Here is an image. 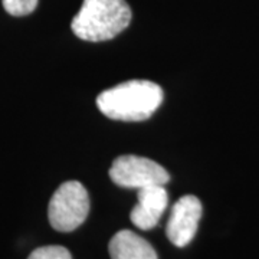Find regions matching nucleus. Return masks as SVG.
Segmentation results:
<instances>
[{
    "mask_svg": "<svg viewBox=\"0 0 259 259\" xmlns=\"http://www.w3.org/2000/svg\"><path fill=\"white\" fill-rule=\"evenodd\" d=\"M90 213V196L79 182H65L58 187L48 207L51 226L58 232L79 228Z\"/></svg>",
    "mask_w": 259,
    "mask_h": 259,
    "instance_id": "7ed1b4c3",
    "label": "nucleus"
},
{
    "mask_svg": "<svg viewBox=\"0 0 259 259\" xmlns=\"http://www.w3.org/2000/svg\"><path fill=\"white\" fill-rule=\"evenodd\" d=\"M130 22L131 9L125 0H83L71 28L82 40L102 42L120 35Z\"/></svg>",
    "mask_w": 259,
    "mask_h": 259,
    "instance_id": "f03ea898",
    "label": "nucleus"
},
{
    "mask_svg": "<svg viewBox=\"0 0 259 259\" xmlns=\"http://www.w3.org/2000/svg\"><path fill=\"white\" fill-rule=\"evenodd\" d=\"M163 102V90L157 83L133 79L102 91L97 97L98 110L117 121H144Z\"/></svg>",
    "mask_w": 259,
    "mask_h": 259,
    "instance_id": "f257e3e1",
    "label": "nucleus"
},
{
    "mask_svg": "<svg viewBox=\"0 0 259 259\" xmlns=\"http://www.w3.org/2000/svg\"><path fill=\"white\" fill-rule=\"evenodd\" d=\"M110 177L120 187L137 190L147 186H164L170 182V175L164 167L147 157L133 154L115 158L110 168Z\"/></svg>",
    "mask_w": 259,
    "mask_h": 259,
    "instance_id": "20e7f679",
    "label": "nucleus"
},
{
    "mask_svg": "<svg viewBox=\"0 0 259 259\" xmlns=\"http://www.w3.org/2000/svg\"><path fill=\"white\" fill-rule=\"evenodd\" d=\"M139 202L130 213V219L141 231L153 229L163 216L168 204V194L164 186H147L139 189Z\"/></svg>",
    "mask_w": 259,
    "mask_h": 259,
    "instance_id": "423d86ee",
    "label": "nucleus"
},
{
    "mask_svg": "<svg viewBox=\"0 0 259 259\" xmlns=\"http://www.w3.org/2000/svg\"><path fill=\"white\" fill-rule=\"evenodd\" d=\"M110 255L111 259H158L154 248L131 231H120L112 236Z\"/></svg>",
    "mask_w": 259,
    "mask_h": 259,
    "instance_id": "0eeeda50",
    "label": "nucleus"
},
{
    "mask_svg": "<svg viewBox=\"0 0 259 259\" xmlns=\"http://www.w3.org/2000/svg\"><path fill=\"white\" fill-rule=\"evenodd\" d=\"M28 259H72L69 250L59 245H49L35 249Z\"/></svg>",
    "mask_w": 259,
    "mask_h": 259,
    "instance_id": "1a4fd4ad",
    "label": "nucleus"
},
{
    "mask_svg": "<svg viewBox=\"0 0 259 259\" xmlns=\"http://www.w3.org/2000/svg\"><path fill=\"white\" fill-rule=\"evenodd\" d=\"M202 202L192 194L183 196L171 207L166 233L168 241L177 248H185L193 241L202 218Z\"/></svg>",
    "mask_w": 259,
    "mask_h": 259,
    "instance_id": "39448f33",
    "label": "nucleus"
},
{
    "mask_svg": "<svg viewBox=\"0 0 259 259\" xmlns=\"http://www.w3.org/2000/svg\"><path fill=\"white\" fill-rule=\"evenodd\" d=\"M5 10L12 16H26L36 9L39 0H2Z\"/></svg>",
    "mask_w": 259,
    "mask_h": 259,
    "instance_id": "6e6552de",
    "label": "nucleus"
}]
</instances>
